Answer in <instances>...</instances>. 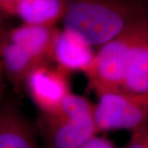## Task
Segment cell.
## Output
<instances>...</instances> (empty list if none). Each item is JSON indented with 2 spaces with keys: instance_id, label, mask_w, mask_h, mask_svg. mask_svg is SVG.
<instances>
[{
  "instance_id": "6da1fadb",
  "label": "cell",
  "mask_w": 148,
  "mask_h": 148,
  "mask_svg": "<svg viewBox=\"0 0 148 148\" xmlns=\"http://www.w3.org/2000/svg\"><path fill=\"white\" fill-rule=\"evenodd\" d=\"M148 16L141 0H67L63 29L99 47Z\"/></svg>"
},
{
  "instance_id": "7a4b0ae2",
  "label": "cell",
  "mask_w": 148,
  "mask_h": 148,
  "mask_svg": "<svg viewBox=\"0 0 148 148\" xmlns=\"http://www.w3.org/2000/svg\"><path fill=\"white\" fill-rule=\"evenodd\" d=\"M36 127L42 148H77L99 134L94 104L73 93L56 111L38 113Z\"/></svg>"
},
{
  "instance_id": "3957f363",
  "label": "cell",
  "mask_w": 148,
  "mask_h": 148,
  "mask_svg": "<svg viewBox=\"0 0 148 148\" xmlns=\"http://www.w3.org/2000/svg\"><path fill=\"white\" fill-rule=\"evenodd\" d=\"M147 20L148 16L138 21L97 47L94 64L86 77L98 96L122 90L131 49Z\"/></svg>"
},
{
  "instance_id": "277c9868",
  "label": "cell",
  "mask_w": 148,
  "mask_h": 148,
  "mask_svg": "<svg viewBox=\"0 0 148 148\" xmlns=\"http://www.w3.org/2000/svg\"><path fill=\"white\" fill-rule=\"evenodd\" d=\"M94 119L99 133L117 130L136 131L148 125V95L124 91L98 96Z\"/></svg>"
},
{
  "instance_id": "5b68a950",
  "label": "cell",
  "mask_w": 148,
  "mask_h": 148,
  "mask_svg": "<svg viewBox=\"0 0 148 148\" xmlns=\"http://www.w3.org/2000/svg\"><path fill=\"white\" fill-rule=\"evenodd\" d=\"M69 74L50 64L40 65L30 73L25 90L39 113L56 111L72 93Z\"/></svg>"
},
{
  "instance_id": "8992f818",
  "label": "cell",
  "mask_w": 148,
  "mask_h": 148,
  "mask_svg": "<svg viewBox=\"0 0 148 148\" xmlns=\"http://www.w3.org/2000/svg\"><path fill=\"white\" fill-rule=\"evenodd\" d=\"M94 47L81 38L64 29H59L56 35L52 50L51 60L58 69L71 73H89L94 64Z\"/></svg>"
},
{
  "instance_id": "52a82bcc",
  "label": "cell",
  "mask_w": 148,
  "mask_h": 148,
  "mask_svg": "<svg viewBox=\"0 0 148 148\" xmlns=\"http://www.w3.org/2000/svg\"><path fill=\"white\" fill-rule=\"evenodd\" d=\"M36 125L12 102L0 104V148H42Z\"/></svg>"
},
{
  "instance_id": "ba28073f",
  "label": "cell",
  "mask_w": 148,
  "mask_h": 148,
  "mask_svg": "<svg viewBox=\"0 0 148 148\" xmlns=\"http://www.w3.org/2000/svg\"><path fill=\"white\" fill-rule=\"evenodd\" d=\"M0 61L6 79L16 92L25 90L27 77L34 69L43 64H48L12 41L7 35L0 45Z\"/></svg>"
},
{
  "instance_id": "9c48e42d",
  "label": "cell",
  "mask_w": 148,
  "mask_h": 148,
  "mask_svg": "<svg viewBox=\"0 0 148 148\" xmlns=\"http://www.w3.org/2000/svg\"><path fill=\"white\" fill-rule=\"evenodd\" d=\"M58 30L57 26L21 23L8 30L7 36L39 60L50 64L53 42Z\"/></svg>"
},
{
  "instance_id": "30bf717a",
  "label": "cell",
  "mask_w": 148,
  "mask_h": 148,
  "mask_svg": "<svg viewBox=\"0 0 148 148\" xmlns=\"http://www.w3.org/2000/svg\"><path fill=\"white\" fill-rule=\"evenodd\" d=\"M121 91L148 95V20L131 49Z\"/></svg>"
},
{
  "instance_id": "8fae6325",
  "label": "cell",
  "mask_w": 148,
  "mask_h": 148,
  "mask_svg": "<svg viewBox=\"0 0 148 148\" xmlns=\"http://www.w3.org/2000/svg\"><path fill=\"white\" fill-rule=\"evenodd\" d=\"M67 0H18L16 15L22 23L56 26L62 21Z\"/></svg>"
},
{
  "instance_id": "7c38bea8",
  "label": "cell",
  "mask_w": 148,
  "mask_h": 148,
  "mask_svg": "<svg viewBox=\"0 0 148 148\" xmlns=\"http://www.w3.org/2000/svg\"><path fill=\"white\" fill-rule=\"evenodd\" d=\"M132 132L131 138L123 148H148V125Z\"/></svg>"
},
{
  "instance_id": "4fadbf2b",
  "label": "cell",
  "mask_w": 148,
  "mask_h": 148,
  "mask_svg": "<svg viewBox=\"0 0 148 148\" xmlns=\"http://www.w3.org/2000/svg\"><path fill=\"white\" fill-rule=\"evenodd\" d=\"M77 148H118L109 138L101 137L98 134L90 138L88 141Z\"/></svg>"
},
{
  "instance_id": "5bb4252c",
  "label": "cell",
  "mask_w": 148,
  "mask_h": 148,
  "mask_svg": "<svg viewBox=\"0 0 148 148\" xmlns=\"http://www.w3.org/2000/svg\"><path fill=\"white\" fill-rule=\"evenodd\" d=\"M18 0H0V12L3 16H15Z\"/></svg>"
},
{
  "instance_id": "9a60e30c",
  "label": "cell",
  "mask_w": 148,
  "mask_h": 148,
  "mask_svg": "<svg viewBox=\"0 0 148 148\" xmlns=\"http://www.w3.org/2000/svg\"><path fill=\"white\" fill-rule=\"evenodd\" d=\"M5 75L2 68V64L0 61V104L2 103V100L4 94V87H5Z\"/></svg>"
},
{
  "instance_id": "2e32d148",
  "label": "cell",
  "mask_w": 148,
  "mask_h": 148,
  "mask_svg": "<svg viewBox=\"0 0 148 148\" xmlns=\"http://www.w3.org/2000/svg\"><path fill=\"white\" fill-rule=\"evenodd\" d=\"M3 16H4L0 12V45L3 41L4 38L6 37V35H7V32H8V29L6 28L5 25H4Z\"/></svg>"
}]
</instances>
